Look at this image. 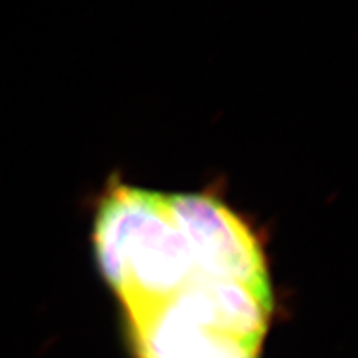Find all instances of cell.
Here are the masks:
<instances>
[{"mask_svg": "<svg viewBox=\"0 0 358 358\" xmlns=\"http://www.w3.org/2000/svg\"><path fill=\"white\" fill-rule=\"evenodd\" d=\"M93 241L99 271L127 317L164 303L199 275L167 194L114 182L99 201Z\"/></svg>", "mask_w": 358, "mask_h": 358, "instance_id": "1", "label": "cell"}, {"mask_svg": "<svg viewBox=\"0 0 358 358\" xmlns=\"http://www.w3.org/2000/svg\"><path fill=\"white\" fill-rule=\"evenodd\" d=\"M138 358H259L260 348L199 324L169 303L127 317Z\"/></svg>", "mask_w": 358, "mask_h": 358, "instance_id": "3", "label": "cell"}, {"mask_svg": "<svg viewBox=\"0 0 358 358\" xmlns=\"http://www.w3.org/2000/svg\"><path fill=\"white\" fill-rule=\"evenodd\" d=\"M167 205L199 275L241 284L273 303L262 243L242 217L208 193L169 194Z\"/></svg>", "mask_w": 358, "mask_h": 358, "instance_id": "2", "label": "cell"}, {"mask_svg": "<svg viewBox=\"0 0 358 358\" xmlns=\"http://www.w3.org/2000/svg\"><path fill=\"white\" fill-rule=\"evenodd\" d=\"M185 317L262 346L273 305L236 282L201 275L166 301Z\"/></svg>", "mask_w": 358, "mask_h": 358, "instance_id": "4", "label": "cell"}]
</instances>
